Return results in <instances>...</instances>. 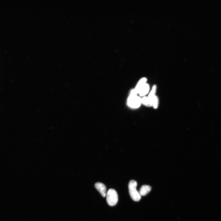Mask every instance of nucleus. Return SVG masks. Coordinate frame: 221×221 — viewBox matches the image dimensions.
<instances>
[{"instance_id":"7","label":"nucleus","mask_w":221,"mask_h":221,"mask_svg":"<svg viewBox=\"0 0 221 221\" xmlns=\"http://www.w3.org/2000/svg\"><path fill=\"white\" fill-rule=\"evenodd\" d=\"M146 81L147 79L145 77H143L141 78L139 81L135 88L134 89L135 90L138 94L139 92L140 88L146 83Z\"/></svg>"},{"instance_id":"3","label":"nucleus","mask_w":221,"mask_h":221,"mask_svg":"<svg viewBox=\"0 0 221 221\" xmlns=\"http://www.w3.org/2000/svg\"><path fill=\"white\" fill-rule=\"evenodd\" d=\"M142 104L141 98L137 95H130L128 100V104L131 108H137Z\"/></svg>"},{"instance_id":"4","label":"nucleus","mask_w":221,"mask_h":221,"mask_svg":"<svg viewBox=\"0 0 221 221\" xmlns=\"http://www.w3.org/2000/svg\"><path fill=\"white\" fill-rule=\"evenodd\" d=\"M95 187L103 197L106 195V187L104 184L101 182H97L95 184Z\"/></svg>"},{"instance_id":"2","label":"nucleus","mask_w":221,"mask_h":221,"mask_svg":"<svg viewBox=\"0 0 221 221\" xmlns=\"http://www.w3.org/2000/svg\"><path fill=\"white\" fill-rule=\"evenodd\" d=\"M107 202L109 206H113L117 204L118 200L117 193L115 189H109L106 194Z\"/></svg>"},{"instance_id":"5","label":"nucleus","mask_w":221,"mask_h":221,"mask_svg":"<svg viewBox=\"0 0 221 221\" xmlns=\"http://www.w3.org/2000/svg\"><path fill=\"white\" fill-rule=\"evenodd\" d=\"M151 187L147 185H144L140 188L139 193L141 196H145L151 191Z\"/></svg>"},{"instance_id":"8","label":"nucleus","mask_w":221,"mask_h":221,"mask_svg":"<svg viewBox=\"0 0 221 221\" xmlns=\"http://www.w3.org/2000/svg\"><path fill=\"white\" fill-rule=\"evenodd\" d=\"M157 90V86L155 85H154L152 88L151 91L149 94L148 97L150 101L152 104V101L155 97V94Z\"/></svg>"},{"instance_id":"10","label":"nucleus","mask_w":221,"mask_h":221,"mask_svg":"<svg viewBox=\"0 0 221 221\" xmlns=\"http://www.w3.org/2000/svg\"><path fill=\"white\" fill-rule=\"evenodd\" d=\"M159 100L158 98L155 96L152 101V106L155 109L157 108L159 106Z\"/></svg>"},{"instance_id":"9","label":"nucleus","mask_w":221,"mask_h":221,"mask_svg":"<svg viewBox=\"0 0 221 221\" xmlns=\"http://www.w3.org/2000/svg\"><path fill=\"white\" fill-rule=\"evenodd\" d=\"M142 104L144 106L147 107H151L152 106V104L150 101L148 97H144L141 98Z\"/></svg>"},{"instance_id":"6","label":"nucleus","mask_w":221,"mask_h":221,"mask_svg":"<svg viewBox=\"0 0 221 221\" xmlns=\"http://www.w3.org/2000/svg\"><path fill=\"white\" fill-rule=\"evenodd\" d=\"M150 90V86L148 84L146 83L142 87L139 92L140 96L144 97L148 93Z\"/></svg>"},{"instance_id":"1","label":"nucleus","mask_w":221,"mask_h":221,"mask_svg":"<svg viewBox=\"0 0 221 221\" xmlns=\"http://www.w3.org/2000/svg\"><path fill=\"white\" fill-rule=\"evenodd\" d=\"M137 183L134 180H131L128 184V189L131 198L135 202H139L141 199L140 194L136 189Z\"/></svg>"}]
</instances>
